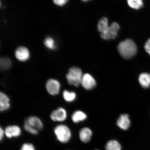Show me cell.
<instances>
[{"label": "cell", "instance_id": "cell-1", "mask_svg": "<svg viewBox=\"0 0 150 150\" xmlns=\"http://www.w3.org/2000/svg\"><path fill=\"white\" fill-rule=\"evenodd\" d=\"M120 55L125 59H129L136 55L137 47L135 43L130 39H127L120 43L117 47Z\"/></svg>", "mask_w": 150, "mask_h": 150}, {"label": "cell", "instance_id": "cell-2", "mask_svg": "<svg viewBox=\"0 0 150 150\" xmlns=\"http://www.w3.org/2000/svg\"><path fill=\"white\" fill-rule=\"evenodd\" d=\"M83 75L81 69L72 67L69 69L66 77L69 84L77 87L81 83Z\"/></svg>", "mask_w": 150, "mask_h": 150}, {"label": "cell", "instance_id": "cell-3", "mask_svg": "<svg viewBox=\"0 0 150 150\" xmlns=\"http://www.w3.org/2000/svg\"><path fill=\"white\" fill-rule=\"evenodd\" d=\"M54 132L57 139L62 143H67L71 139V131L69 127L65 125H57L54 129Z\"/></svg>", "mask_w": 150, "mask_h": 150}, {"label": "cell", "instance_id": "cell-4", "mask_svg": "<svg viewBox=\"0 0 150 150\" xmlns=\"http://www.w3.org/2000/svg\"><path fill=\"white\" fill-rule=\"evenodd\" d=\"M120 29L119 24L116 22H113L104 33L101 34V37L105 40L115 38L117 36L118 31Z\"/></svg>", "mask_w": 150, "mask_h": 150}, {"label": "cell", "instance_id": "cell-5", "mask_svg": "<svg viewBox=\"0 0 150 150\" xmlns=\"http://www.w3.org/2000/svg\"><path fill=\"white\" fill-rule=\"evenodd\" d=\"M46 88L47 91L50 94L55 96L59 93L61 84L58 80L53 79H50L47 81Z\"/></svg>", "mask_w": 150, "mask_h": 150}, {"label": "cell", "instance_id": "cell-6", "mask_svg": "<svg viewBox=\"0 0 150 150\" xmlns=\"http://www.w3.org/2000/svg\"><path fill=\"white\" fill-rule=\"evenodd\" d=\"M67 116V112L65 109L59 108L52 112L50 117L54 121L61 122L66 119Z\"/></svg>", "mask_w": 150, "mask_h": 150}, {"label": "cell", "instance_id": "cell-7", "mask_svg": "<svg viewBox=\"0 0 150 150\" xmlns=\"http://www.w3.org/2000/svg\"><path fill=\"white\" fill-rule=\"evenodd\" d=\"M96 84V80L91 75L88 74L83 75L81 84L84 89L88 90L93 89Z\"/></svg>", "mask_w": 150, "mask_h": 150}, {"label": "cell", "instance_id": "cell-8", "mask_svg": "<svg viewBox=\"0 0 150 150\" xmlns=\"http://www.w3.org/2000/svg\"><path fill=\"white\" fill-rule=\"evenodd\" d=\"M15 55L18 61L24 62L27 61L30 57V52L26 47L20 46L15 52Z\"/></svg>", "mask_w": 150, "mask_h": 150}, {"label": "cell", "instance_id": "cell-9", "mask_svg": "<svg viewBox=\"0 0 150 150\" xmlns=\"http://www.w3.org/2000/svg\"><path fill=\"white\" fill-rule=\"evenodd\" d=\"M5 135L9 138L17 137L21 134L20 127L16 125H11L5 127Z\"/></svg>", "mask_w": 150, "mask_h": 150}, {"label": "cell", "instance_id": "cell-10", "mask_svg": "<svg viewBox=\"0 0 150 150\" xmlns=\"http://www.w3.org/2000/svg\"><path fill=\"white\" fill-rule=\"evenodd\" d=\"M25 122L38 131L42 130L43 124L41 120L36 116H31L25 120Z\"/></svg>", "mask_w": 150, "mask_h": 150}, {"label": "cell", "instance_id": "cell-11", "mask_svg": "<svg viewBox=\"0 0 150 150\" xmlns=\"http://www.w3.org/2000/svg\"><path fill=\"white\" fill-rule=\"evenodd\" d=\"M117 125L120 128L123 130H127L130 127V121L128 114H122L117 121Z\"/></svg>", "mask_w": 150, "mask_h": 150}, {"label": "cell", "instance_id": "cell-12", "mask_svg": "<svg viewBox=\"0 0 150 150\" xmlns=\"http://www.w3.org/2000/svg\"><path fill=\"white\" fill-rule=\"evenodd\" d=\"M10 99L5 93H0V110L3 112L8 110L10 107Z\"/></svg>", "mask_w": 150, "mask_h": 150}, {"label": "cell", "instance_id": "cell-13", "mask_svg": "<svg viewBox=\"0 0 150 150\" xmlns=\"http://www.w3.org/2000/svg\"><path fill=\"white\" fill-rule=\"evenodd\" d=\"M92 132L91 129L88 127H84L80 130L79 133L80 139L84 143H87L91 139Z\"/></svg>", "mask_w": 150, "mask_h": 150}, {"label": "cell", "instance_id": "cell-14", "mask_svg": "<svg viewBox=\"0 0 150 150\" xmlns=\"http://www.w3.org/2000/svg\"><path fill=\"white\" fill-rule=\"evenodd\" d=\"M139 82L144 88H148L150 87V74L143 73L139 77Z\"/></svg>", "mask_w": 150, "mask_h": 150}, {"label": "cell", "instance_id": "cell-15", "mask_svg": "<svg viewBox=\"0 0 150 150\" xmlns=\"http://www.w3.org/2000/svg\"><path fill=\"white\" fill-rule=\"evenodd\" d=\"M87 117V115L84 112L80 110H77L73 114L72 120L74 122L77 123L84 120Z\"/></svg>", "mask_w": 150, "mask_h": 150}, {"label": "cell", "instance_id": "cell-16", "mask_svg": "<svg viewBox=\"0 0 150 150\" xmlns=\"http://www.w3.org/2000/svg\"><path fill=\"white\" fill-rule=\"evenodd\" d=\"M106 150H121V146L117 141L111 140L107 143Z\"/></svg>", "mask_w": 150, "mask_h": 150}, {"label": "cell", "instance_id": "cell-17", "mask_svg": "<svg viewBox=\"0 0 150 150\" xmlns=\"http://www.w3.org/2000/svg\"><path fill=\"white\" fill-rule=\"evenodd\" d=\"M63 96L64 100L67 102H72L76 98V93L74 91L65 90L63 91Z\"/></svg>", "mask_w": 150, "mask_h": 150}, {"label": "cell", "instance_id": "cell-18", "mask_svg": "<svg viewBox=\"0 0 150 150\" xmlns=\"http://www.w3.org/2000/svg\"><path fill=\"white\" fill-rule=\"evenodd\" d=\"M109 26L108 25V19L105 18L101 19L99 22L98 25V29L101 34L104 33L108 29Z\"/></svg>", "mask_w": 150, "mask_h": 150}, {"label": "cell", "instance_id": "cell-19", "mask_svg": "<svg viewBox=\"0 0 150 150\" xmlns=\"http://www.w3.org/2000/svg\"><path fill=\"white\" fill-rule=\"evenodd\" d=\"M12 65V62L7 57L1 58L0 67L1 70L4 71L9 69Z\"/></svg>", "mask_w": 150, "mask_h": 150}, {"label": "cell", "instance_id": "cell-20", "mask_svg": "<svg viewBox=\"0 0 150 150\" xmlns=\"http://www.w3.org/2000/svg\"><path fill=\"white\" fill-rule=\"evenodd\" d=\"M127 3L131 8L136 9L142 8L143 5V2L141 0H129Z\"/></svg>", "mask_w": 150, "mask_h": 150}, {"label": "cell", "instance_id": "cell-21", "mask_svg": "<svg viewBox=\"0 0 150 150\" xmlns=\"http://www.w3.org/2000/svg\"><path fill=\"white\" fill-rule=\"evenodd\" d=\"M44 45L49 49L53 50L56 48L55 41L53 38L50 37H47L45 39Z\"/></svg>", "mask_w": 150, "mask_h": 150}, {"label": "cell", "instance_id": "cell-22", "mask_svg": "<svg viewBox=\"0 0 150 150\" xmlns=\"http://www.w3.org/2000/svg\"><path fill=\"white\" fill-rule=\"evenodd\" d=\"M24 129L25 130L27 131L28 132H29L30 134L33 135H36L38 133V131L36 129L33 128L31 126L28 124L27 123L24 122Z\"/></svg>", "mask_w": 150, "mask_h": 150}, {"label": "cell", "instance_id": "cell-23", "mask_svg": "<svg viewBox=\"0 0 150 150\" xmlns=\"http://www.w3.org/2000/svg\"><path fill=\"white\" fill-rule=\"evenodd\" d=\"M20 150H35V149L33 144L25 143L22 145Z\"/></svg>", "mask_w": 150, "mask_h": 150}, {"label": "cell", "instance_id": "cell-24", "mask_svg": "<svg viewBox=\"0 0 150 150\" xmlns=\"http://www.w3.org/2000/svg\"><path fill=\"white\" fill-rule=\"evenodd\" d=\"M68 1L67 0H55L53 1V2L56 5L59 6H62L64 5Z\"/></svg>", "mask_w": 150, "mask_h": 150}, {"label": "cell", "instance_id": "cell-25", "mask_svg": "<svg viewBox=\"0 0 150 150\" xmlns=\"http://www.w3.org/2000/svg\"><path fill=\"white\" fill-rule=\"evenodd\" d=\"M145 48L146 51L150 55V38L146 42Z\"/></svg>", "mask_w": 150, "mask_h": 150}, {"label": "cell", "instance_id": "cell-26", "mask_svg": "<svg viewBox=\"0 0 150 150\" xmlns=\"http://www.w3.org/2000/svg\"><path fill=\"white\" fill-rule=\"evenodd\" d=\"M5 134L4 130L1 127H0V140H2Z\"/></svg>", "mask_w": 150, "mask_h": 150}, {"label": "cell", "instance_id": "cell-27", "mask_svg": "<svg viewBox=\"0 0 150 150\" xmlns=\"http://www.w3.org/2000/svg\"></svg>", "mask_w": 150, "mask_h": 150}]
</instances>
